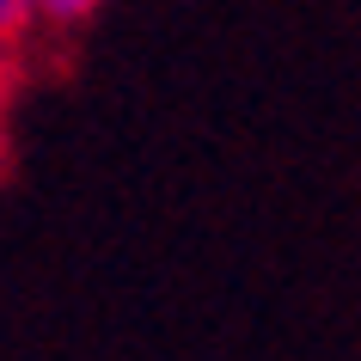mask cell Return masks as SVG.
Listing matches in <instances>:
<instances>
[{"label":"cell","instance_id":"obj_1","mask_svg":"<svg viewBox=\"0 0 361 361\" xmlns=\"http://www.w3.org/2000/svg\"><path fill=\"white\" fill-rule=\"evenodd\" d=\"M92 13H98V0H37V25H56V31L92 19Z\"/></svg>","mask_w":361,"mask_h":361},{"label":"cell","instance_id":"obj_2","mask_svg":"<svg viewBox=\"0 0 361 361\" xmlns=\"http://www.w3.org/2000/svg\"><path fill=\"white\" fill-rule=\"evenodd\" d=\"M25 25H37V0H0V43L19 37Z\"/></svg>","mask_w":361,"mask_h":361}]
</instances>
